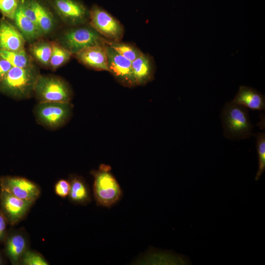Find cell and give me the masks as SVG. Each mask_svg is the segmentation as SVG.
Returning a JSON list of instances; mask_svg holds the SVG:
<instances>
[{
    "mask_svg": "<svg viewBox=\"0 0 265 265\" xmlns=\"http://www.w3.org/2000/svg\"><path fill=\"white\" fill-rule=\"evenodd\" d=\"M40 74L33 66L12 67L0 81V90L13 98L23 100L33 94L36 80Z\"/></svg>",
    "mask_w": 265,
    "mask_h": 265,
    "instance_id": "1",
    "label": "cell"
},
{
    "mask_svg": "<svg viewBox=\"0 0 265 265\" xmlns=\"http://www.w3.org/2000/svg\"><path fill=\"white\" fill-rule=\"evenodd\" d=\"M221 118L225 137L241 139L252 134L253 125L250 122L247 108L231 102L227 103L222 110Z\"/></svg>",
    "mask_w": 265,
    "mask_h": 265,
    "instance_id": "2",
    "label": "cell"
},
{
    "mask_svg": "<svg viewBox=\"0 0 265 265\" xmlns=\"http://www.w3.org/2000/svg\"><path fill=\"white\" fill-rule=\"evenodd\" d=\"M110 170L109 165L101 164L99 170L91 172L94 178L93 194L97 204L109 208L120 199L123 193Z\"/></svg>",
    "mask_w": 265,
    "mask_h": 265,
    "instance_id": "3",
    "label": "cell"
},
{
    "mask_svg": "<svg viewBox=\"0 0 265 265\" xmlns=\"http://www.w3.org/2000/svg\"><path fill=\"white\" fill-rule=\"evenodd\" d=\"M33 94L38 102L70 103L72 92L68 84L53 75H39L36 80Z\"/></svg>",
    "mask_w": 265,
    "mask_h": 265,
    "instance_id": "4",
    "label": "cell"
},
{
    "mask_svg": "<svg viewBox=\"0 0 265 265\" xmlns=\"http://www.w3.org/2000/svg\"><path fill=\"white\" fill-rule=\"evenodd\" d=\"M72 111L73 105L71 102H38L33 109L37 122L52 130L66 124L72 116Z\"/></svg>",
    "mask_w": 265,
    "mask_h": 265,
    "instance_id": "5",
    "label": "cell"
},
{
    "mask_svg": "<svg viewBox=\"0 0 265 265\" xmlns=\"http://www.w3.org/2000/svg\"><path fill=\"white\" fill-rule=\"evenodd\" d=\"M107 40L91 26L69 29L61 37L62 46L74 54L90 47L105 45Z\"/></svg>",
    "mask_w": 265,
    "mask_h": 265,
    "instance_id": "6",
    "label": "cell"
},
{
    "mask_svg": "<svg viewBox=\"0 0 265 265\" xmlns=\"http://www.w3.org/2000/svg\"><path fill=\"white\" fill-rule=\"evenodd\" d=\"M91 26L100 35L110 41L119 42L124 29L120 22L106 10L93 6L89 11Z\"/></svg>",
    "mask_w": 265,
    "mask_h": 265,
    "instance_id": "7",
    "label": "cell"
},
{
    "mask_svg": "<svg viewBox=\"0 0 265 265\" xmlns=\"http://www.w3.org/2000/svg\"><path fill=\"white\" fill-rule=\"evenodd\" d=\"M34 201L19 198L0 189V210L7 223L11 225L18 224L26 215Z\"/></svg>",
    "mask_w": 265,
    "mask_h": 265,
    "instance_id": "8",
    "label": "cell"
},
{
    "mask_svg": "<svg viewBox=\"0 0 265 265\" xmlns=\"http://www.w3.org/2000/svg\"><path fill=\"white\" fill-rule=\"evenodd\" d=\"M0 189L24 200L35 201L40 194L39 186L35 183L23 177L3 176L0 178Z\"/></svg>",
    "mask_w": 265,
    "mask_h": 265,
    "instance_id": "9",
    "label": "cell"
},
{
    "mask_svg": "<svg viewBox=\"0 0 265 265\" xmlns=\"http://www.w3.org/2000/svg\"><path fill=\"white\" fill-rule=\"evenodd\" d=\"M108 72L122 84L128 87L136 85L132 68V62L123 57L113 48L105 46Z\"/></svg>",
    "mask_w": 265,
    "mask_h": 265,
    "instance_id": "10",
    "label": "cell"
},
{
    "mask_svg": "<svg viewBox=\"0 0 265 265\" xmlns=\"http://www.w3.org/2000/svg\"><path fill=\"white\" fill-rule=\"evenodd\" d=\"M53 5L59 15L72 25L83 24L89 18V11L78 0H54Z\"/></svg>",
    "mask_w": 265,
    "mask_h": 265,
    "instance_id": "11",
    "label": "cell"
},
{
    "mask_svg": "<svg viewBox=\"0 0 265 265\" xmlns=\"http://www.w3.org/2000/svg\"><path fill=\"white\" fill-rule=\"evenodd\" d=\"M106 45L84 49L75 54V56L80 63L89 68L108 71Z\"/></svg>",
    "mask_w": 265,
    "mask_h": 265,
    "instance_id": "12",
    "label": "cell"
},
{
    "mask_svg": "<svg viewBox=\"0 0 265 265\" xmlns=\"http://www.w3.org/2000/svg\"><path fill=\"white\" fill-rule=\"evenodd\" d=\"M25 39L7 21H0V51H19L24 49Z\"/></svg>",
    "mask_w": 265,
    "mask_h": 265,
    "instance_id": "13",
    "label": "cell"
},
{
    "mask_svg": "<svg viewBox=\"0 0 265 265\" xmlns=\"http://www.w3.org/2000/svg\"><path fill=\"white\" fill-rule=\"evenodd\" d=\"M4 252L12 265H20L23 255L27 249L26 237L21 232H13L4 240Z\"/></svg>",
    "mask_w": 265,
    "mask_h": 265,
    "instance_id": "14",
    "label": "cell"
},
{
    "mask_svg": "<svg viewBox=\"0 0 265 265\" xmlns=\"http://www.w3.org/2000/svg\"><path fill=\"white\" fill-rule=\"evenodd\" d=\"M231 102L253 110H264L265 108V96L248 86H240Z\"/></svg>",
    "mask_w": 265,
    "mask_h": 265,
    "instance_id": "15",
    "label": "cell"
},
{
    "mask_svg": "<svg viewBox=\"0 0 265 265\" xmlns=\"http://www.w3.org/2000/svg\"><path fill=\"white\" fill-rule=\"evenodd\" d=\"M132 68L136 85H144L153 78L152 62L149 57L142 53L132 62Z\"/></svg>",
    "mask_w": 265,
    "mask_h": 265,
    "instance_id": "16",
    "label": "cell"
},
{
    "mask_svg": "<svg viewBox=\"0 0 265 265\" xmlns=\"http://www.w3.org/2000/svg\"><path fill=\"white\" fill-rule=\"evenodd\" d=\"M70 200L77 205H86L91 200L90 190L88 185L81 177L73 175L70 176Z\"/></svg>",
    "mask_w": 265,
    "mask_h": 265,
    "instance_id": "17",
    "label": "cell"
},
{
    "mask_svg": "<svg viewBox=\"0 0 265 265\" xmlns=\"http://www.w3.org/2000/svg\"><path fill=\"white\" fill-rule=\"evenodd\" d=\"M15 25L25 40L32 41L43 35L40 28L26 17L19 5L13 19Z\"/></svg>",
    "mask_w": 265,
    "mask_h": 265,
    "instance_id": "18",
    "label": "cell"
},
{
    "mask_svg": "<svg viewBox=\"0 0 265 265\" xmlns=\"http://www.w3.org/2000/svg\"><path fill=\"white\" fill-rule=\"evenodd\" d=\"M29 1L34 10L39 28L43 34L48 33L53 26V19L51 13L38 1Z\"/></svg>",
    "mask_w": 265,
    "mask_h": 265,
    "instance_id": "19",
    "label": "cell"
},
{
    "mask_svg": "<svg viewBox=\"0 0 265 265\" xmlns=\"http://www.w3.org/2000/svg\"><path fill=\"white\" fill-rule=\"evenodd\" d=\"M0 57L7 60L13 67L27 68L33 66L31 58L24 49L19 51H0Z\"/></svg>",
    "mask_w": 265,
    "mask_h": 265,
    "instance_id": "20",
    "label": "cell"
},
{
    "mask_svg": "<svg viewBox=\"0 0 265 265\" xmlns=\"http://www.w3.org/2000/svg\"><path fill=\"white\" fill-rule=\"evenodd\" d=\"M30 51L33 56L41 64L45 66L49 65L52 53V42L38 41L31 46Z\"/></svg>",
    "mask_w": 265,
    "mask_h": 265,
    "instance_id": "21",
    "label": "cell"
},
{
    "mask_svg": "<svg viewBox=\"0 0 265 265\" xmlns=\"http://www.w3.org/2000/svg\"><path fill=\"white\" fill-rule=\"evenodd\" d=\"M52 53L49 66L53 70H55L66 63L73 54L62 45L55 42H52Z\"/></svg>",
    "mask_w": 265,
    "mask_h": 265,
    "instance_id": "22",
    "label": "cell"
},
{
    "mask_svg": "<svg viewBox=\"0 0 265 265\" xmlns=\"http://www.w3.org/2000/svg\"><path fill=\"white\" fill-rule=\"evenodd\" d=\"M106 44L113 48L119 54L131 62L137 58L141 52L135 47L126 43L107 40Z\"/></svg>",
    "mask_w": 265,
    "mask_h": 265,
    "instance_id": "23",
    "label": "cell"
},
{
    "mask_svg": "<svg viewBox=\"0 0 265 265\" xmlns=\"http://www.w3.org/2000/svg\"><path fill=\"white\" fill-rule=\"evenodd\" d=\"M256 138V148L258 157V168L255 180L260 179L265 170V133L261 132L253 134Z\"/></svg>",
    "mask_w": 265,
    "mask_h": 265,
    "instance_id": "24",
    "label": "cell"
},
{
    "mask_svg": "<svg viewBox=\"0 0 265 265\" xmlns=\"http://www.w3.org/2000/svg\"><path fill=\"white\" fill-rule=\"evenodd\" d=\"M24 265H48V262L38 252L28 249L23 255L20 264Z\"/></svg>",
    "mask_w": 265,
    "mask_h": 265,
    "instance_id": "25",
    "label": "cell"
},
{
    "mask_svg": "<svg viewBox=\"0 0 265 265\" xmlns=\"http://www.w3.org/2000/svg\"><path fill=\"white\" fill-rule=\"evenodd\" d=\"M20 0H0V11L5 16L13 20Z\"/></svg>",
    "mask_w": 265,
    "mask_h": 265,
    "instance_id": "26",
    "label": "cell"
},
{
    "mask_svg": "<svg viewBox=\"0 0 265 265\" xmlns=\"http://www.w3.org/2000/svg\"><path fill=\"white\" fill-rule=\"evenodd\" d=\"M70 190V183L66 180H59L55 186L56 194L61 197H65L69 194Z\"/></svg>",
    "mask_w": 265,
    "mask_h": 265,
    "instance_id": "27",
    "label": "cell"
},
{
    "mask_svg": "<svg viewBox=\"0 0 265 265\" xmlns=\"http://www.w3.org/2000/svg\"><path fill=\"white\" fill-rule=\"evenodd\" d=\"M7 221L3 214L0 210V243L4 241L7 236Z\"/></svg>",
    "mask_w": 265,
    "mask_h": 265,
    "instance_id": "28",
    "label": "cell"
},
{
    "mask_svg": "<svg viewBox=\"0 0 265 265\" xmlns=\"http://www.w3.org/2000/svg\"><path fill=\"white\" fill-rule=\"evenodd\" d=\"M12 67L9 62L0 57V81L6 76Z\"/></svg>",
    "mask_w": 265,
    "mask_h": 265,
    "instance_id": "29",
    "label": "cell"
},
{
    "mask_svg": "<svg viewBox=\"0 0 265 265\" xmlns=\"http://www.w3.org/2000/svg\"><path fill=\"white\" fill-rule=\"evenodd\" d=\"M3 263H4V259L2 257V256L0 253V265H2Z\"/></svg>",
    "mask_w": 265,
    "mask_h": 265,
    "instance_id": "30",
    "label": "cell"
}]
</instances>
